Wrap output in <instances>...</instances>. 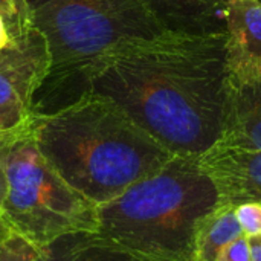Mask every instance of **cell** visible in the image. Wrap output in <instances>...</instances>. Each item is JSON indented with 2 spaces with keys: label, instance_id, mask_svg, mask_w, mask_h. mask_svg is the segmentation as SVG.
<instances>
[{
  "label": "cell",
  "instance_id": "4",
  "mask_svg": "<svg viewBox=\"0 0 261 261\" xmlns=\"http://www.w3.org/2000/svg\"><path fill=\"white\" fill-rule=\"evenodd\" d=\"M220 197L199 158L159 171L96 206V232L141 261H194L196 240Z\"/></svg>",
  "mask_w": 261,
  "mask_h": 261
},
{
  "label": "cell",
  "instance_id": "13",
  "mask_svg": "<svg viewBox=\"0 0 261 261\" xmlns=\"http://www.w3.org/2000/svg\"><path fill=\"white\" fill-rule=\"evenodd\" d=\"M0 17L6 24L11 40H17L32 31L34 6L28 0H0Z\"/></svg>",
  "mask_w": 261,
  "mask_h": 261
},
{
  "label": "cell",
  "instance_id": "6",
  "mask_svg": "<svg viewBox=\"0 0 261 261\" xmlns=\"http://www.w3.org/2000/svg\"><path fill=\"white\" fill-rule=\"evenodd\" d=\"M47 69V44L37 28L0 50V136L29 125Z\"/></svg>",
  "mask_w": 261,
  "mask_h": 261
},
{
  "label": "cell",
  "instance_id": "9",
  "mask_svg": "<svg viewBox=\"0 0 261 261\" xmlns=\"http://www.w3.org/2000/svg\"><path fill=\"white\" fill-rule=\"evenodd\" d=\"M173 34H223L231 0H139Z\"/></svg>",
  "mask_w": 261,
  "mask_h": 261
},
{
  "label": "cell",
  "instance_id": "3",
  "mask_svg": "<svg viewBox=\"0 0 261 261\" xmlns=\"http://www.w3.org/2000/svg\"><path fill=\"white\" fill-rule=\"evenodd\" d=\"M34 26L49 50L34 115L81 99L116 55L168 32L139 0H46L34 8Z\"/></svg>",
  "mask_w": 261,
  "mask_h": 261
},
{
  "label": "cell",
  "instance_id": "15",
  "mask_svg": "<svg viewBox=\"0 0 261 261\" xmlns=\"http://www.w3.org/2000/svg\"><path fill=\"white\" fill-rule=\"evenodd\" d=\"M237 220L245 232V236H254L261 232V205L248 202L236 206Z\"/></svg>",
  "mask_w": 261,
  "mask_h": 261
},
{
  "label": "cell",
  "instance_id": "10",
  "mask_svg": "<svg viewBox=\"0 0 261 261\" xmlns=\"http://www.w3.org/2000/svg\"><path fill=\"white\" fill-rule=\"evenodd\" d=\"M219 142L261 151V78L229 80L223 135Z\"/></svg>",
  "mask_w": 261,
  "mask_h": 261
},
{
  "label": "cell",
  "instance_id": "16",
  "mask_svg": "<svg viewBox=\"0 0 261 261\" xmlns=\"http://www.w3.org/2000/svg\"><path fill=\"white\" fill-rule=\"evenodd\" d=\"M216 261H251V252L246 236L236 239L234 242L226 245L219 252Z\"/></svg>",
  "mask_w": 261,
  "mask_h": 261
},
{
  "label": "cell",
  "instance_id": "18",
  "mask_svg": "<svg viewBox=\"0 0 261 261\" xmlns=\"http://www.w3.org/2000/svg\"><path fill=\"white\" fill-rule=\"evenodd\" d=\"M6 191H8V180H6L5 167H3L2 159H0V210H2V205H3V200H5Z\"/></svg>",
  "mask_w": 261,
  "mask_h": 261
},
{
  "label": "cell",
  "instance_id": "14",
  "mask_svg": "<svg viewBox=\"0 0 261 261\" xmlns=\"http://www.w3.org/2000/svg\"><path fill=\"white\" fill-rule=\"evenodd\" d=\"M37 257L38 248L17 234L0 243V261H35Z\"/></svg>",
  "mask_w": 261,
  "mask_h": 261
},
{
  "label": "cell",
  "instance_id": "20",
  "mask_svg": "<svg viewBox=\"0 0 261 261\" xmlns=\"http://www.w3.org/2000/svg\"><path fill=\"white\" fill-rule=\"evenodd\" d=\"M12 234H14V232L9 229V226H8V225L2 220V217H0V243L5 242V240H6L8 237H11Z\"/></svg>",
  "mask_w": 261,
  "mask_h": 261
},
{
  "label": "cell",
  "instance_id": "8",
  "mask_svg": "<svg viewBox=\"0 0 261 261\" xmlns=\"http://www.w3.org/2000/svg\"><path fill=\"white\" fill-rule=\"evenodd\" d=\"M225 23L229 80H260L261 0H231Z\"/></svg>",
  "mask_w": 261,
  "mask_h": 261
},
{
  "label": "cell",
  "instance_id": "11",
  "mask_svg": "<svg viewBox=\"0 0 261 261\" xmlns=\"http://www.w3.org/2000/svg\"><path fill=\"white\" fill-rule=\"evenodd\" d=\"M35 261H141L96 231L67 232L38 248Z\"/></svg>",
  "mask_w": 261,
  "mask_h": 261
},
{
  "label": "cell",
  "instance_id": "2",
  "mask_svg": "<svg viewBox=\"0 0 261 261\" xmlns=\"http://www.w3.org/2000/svg\"><path fill=\"white\" fill-rule=\"evenodd\" d=\"M29 128L49 165L96 206L174 158L115 101L96 92L58 112L32 115Z\"/></svg>",
  "mask_w": 261,
  "mask_h": 261
},
{
  "label": "cell",
  "instance_id": "1",
  "mask_svg": "<svg viewBox=\"0 0 261 261\" xmlns=\"http://www.w3.org/2000/svg\"><path fill=\"white\" fill-rule=\"evenodd\" d=\"M229 70L223 34L167 32L116 55L92 92L115 101L173 156L200 158L223 135Z\"/></svg>",
  "mask_w": 261,
  "mask_h": 261
},
{
  "label": "cell",
  "instance_id": "12",
  "mask_svg": "<svg viewBox=\"0 0 261 261\" xmlns=\"http://www.w3.org/2000/svg\"><path fill=\"white\" fill-rule=\"evenodd\" d=\"M243 236L245 232L236 216V206L220 203L199 229L194 261H216L226 245Z\"/></svg>",
  "mask_w": 261,
  "mask_h": 261
},
{
  "label": "cell",
  "instance_id": "17",
  "mask_svg": "<svg viewBox=\"0 0 261 261\" xmlns=\"http://www.w3.org/2000/svg\"><path fill=\"white\" fill-rule=\"evenodd\" d=\"M249 252H251V261H261V232L254 236H246Z\"/></svg>",
  "mask_w": 261,
  "mask_h": 261
},
{
  "label": "cell",
  "instance_id": "7",
  "mask_svg": "<svg viewBox=\"0 0 261 261\" xmlns=\"http://www.w3.org/2000/svg\"><path fill=\"white\" fill-rule=\"evenodd\" d=\"M199 164L216 185L222 203L261 205V151L217 142L199 158Z\"/></svg>",
  "mask_w": 261,
  "mask_h": 261
},
{
  "label": "cell",
  "instance_id": "5",
  "mask_svg": "<svg viewBox=\"0 0 261 261\" xmlns=\"http://www.w3.org/2000/svg\"><path fill=\"white\" fill-rule=\"evenodd\" d=\"M0 159L8 180L0 217L14 234L40 248L67 232L96 231V205L49 165L29 125L0 136Z\"/></svg>",
  "mask_w": 261,
  "mask_h": 261
},
{
  "label": "cell",
  "instance_id": "19",
  "mask_svg": "<svg viewBox=\"0 0 261 261\" xmlns=\"http://www.w3.org/2000/svg\"><path fill=\"white\" fill-rule=\"evenodd\" d=\"M9 41H11V38H9L6 24H5V21L2 20V17H0V50H2L3 47H6V46L9 44Z\"/></svg>",
  "mask_w": 261,
  "mask_h": 261
}]
</instances>
